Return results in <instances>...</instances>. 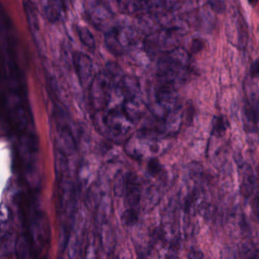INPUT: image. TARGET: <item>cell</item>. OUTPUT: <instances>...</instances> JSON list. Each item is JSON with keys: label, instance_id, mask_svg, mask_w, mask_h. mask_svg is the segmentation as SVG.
<instances>
[{"label": "cell", "instance_id": "cell-1", "mask_svg": "<svg viewBox=\"0 0 259 259\" xmlns=\"http://www.w3.org/2000/svg\"><path fill=\"white\" fill-rule=\"evenodd\" d=\"M157 68L159 80L176 85L190 74V54L185 49L175 48L161 55Z\"/></svg>", "mask_w": 259, "mask_h": 259}, {"label": "cell", "instance_id": "cell-2", "mask_svg": "<svg viewBox=\"0 0 259 259\" xmlns=\"http://www.w3.org/2000/svg\"><path fill=\"white\" fill-rule=\"evenodd\" d=\"M113 81L106 71L97 74L89 88L90 101L96 112L106 110L110 103Z\"/></svg>", "mask_w": 259, "mask_h": 259}, {"label": "cell", "instance_id": "cell-3", "mask_svg": "<svg viewBox=\"0 0 259 259\" xmlns=\"http://www.w3.org/2000/svg\"><path fill=\"white\" fill-rule=\"evenodd\" d=\"M84 9L88 19L99 31L113 28L110 26L113 13L101 0H84Z\"/></svg>", "mask_w": 259, "mask_h": 259}, {"label": "cell", "instance_id": "cell-4", "mask_svg": "<svg viewBox=\"0 0 259 259\" xmlns=\"http://www.w3.org/2000/svg\"><path fill=\"white\" fill-rule=\"evenodd\" d=\"M103 122L106 129L117 136L127 134L134 124L125 115L121 107L113 108L106 112L103 116Z\"/></svg>", "mask_w": 259, "mask_h": 259}, {"label": "cell", "instance_id": "cell-5", "mask_svg": "<svg viewBox=\"0 0 259 259\" xmlns=\"http://www.w3.org/2000/svg\"><path fill=\"white\" fill-rule=\"evenodd\" d=\"M73 63L82 88L89 89L94 77L92 58L83 52H75L73 54Z\"/></svg>", "mask_w": 259, "mask_h": 259}, {"label": "cell", "instance_id": "cell-6", "mask_svg": "<svg viewBox=\"0 0 259 259\" xmlns=\"http://www.w3.org/2000/svg\"><path fill=\"white\" fill-rule=\"evenodd\" d=\"M125 190L129 204L137 206L141 197V184L137 175L129 173L126 176Z\"/></svg>", "mask_w": 259, "mask_h": 259}, {"label": "cell", "instance_id": "cell-7", "mask_svg": "<svg viewBox=\"0 0 259 259\" xmlns=\"http://www.w3.org/2000/svg\"><path fill=\"white\" fill-rule=\"evenodd\" d=\"M115 86L122 94L124 100L137 98L140 90L138 81L136 78L127 75L123 76Z\"/></svg>", "mask_w": 259, "mask_h": 259}, {"label": "cell", "instance_id": "cell-8", "mask_svg": "<svg viewBox=\"0 0 259 259\" xmlns=\"http://www.w3.org/2000/svg\"><path fill=\"white\" fill-rule=\"evenodd\" d=\"M44 11L49 22H58L66 11L65 0H46Z\"/></svg>", "mask_w": 259, "mask_h": 259}, {"label": "cell", "instance_id": "cell-9", "mask_svg": "<svg viewBox=\"0 0 259 259\" xmlns=\"http://www.w3.org/2000/svg\"><path fill=\"white\" fill-rule=\"evenodd\" d=\"M242 178L240 193L245 198H248L252 195L255 187L254 173L250 165H245L242 167Z\"/></svg>", "mask_w": 259, "mask_h": 259}, {"label": "cell", "instance_id": "cell-10", "mask_svg": "<svg viewBox=\"0 0 259 259\" xmlns=\"http://www.w3.org/2000/svg\"><path fill=\"white\" fill-rule=\"evenodd\" d=\"M105 44L108 50L116 56L123 55L125 51L118 39L115 26L105 33Z\"/></svg>", "mask_w": 259, "mask_h": 259}, {"label": "cell", "instance_id": "cell-11", "mask_svg": "<svg viewBox=\"0 0 259 259\" xmlns=\"http://www.w3.org/2000/svg\"><path fill=\"white\" fill-rule=\"evenodd\" d=\"M244 114L248 132H254L256 125L259 122V103L253 101L252 103H247L244 109Z\"/></svg>", "mask_w": 259, "mask_h": 259}, {"label": "cell", "instance_id": "cell-12", "mask_svg": "<svg viewBox=\"0 0 259 259\" xmlns=\"http://www.w3.org/2000/svg\"><path fill=\"white\" fill-rule=\"evenodd\" d=\"M23 7L27 21H28L31 31H38V16H37V9H36L35 6L31 0H23Z\"/></svg>", "mask_w": 259, "mask_h": 259}, {"label": "cell", "instance_id": "cell-13", "mask_svg": "<svg viewBox=\"0 0 259 259\" xmlns=\"http://www.w3.org/2000/svg\"><path fill=\"white\" fill-rule=\"evenodd\" d=\"M117 10L124 14H132L139 11L140 0H110Z\"/></svg>", "mask_w": 259, "mask_h": 259}, {"label": "cell", "instance_id": "cell-14", "mask_svg": "<svg viewBox=\"0 0 259 259\" xmlns=\"http://www.w3.org/2000/svg\"><path fill=\"white\" fill-rule=\"evenodd\" d=\"M230 127V122L227 117L218 115L214 117L212 120V134L215 137H222Z\"/></svg>", "mask_w": 259, "mask_h": 259}, {"label": "cell", "instance_id": "cell-15", "mask_svg": "<svg viewBox=\"0 0 259 259\" xmlns=\"http://www.w3.org/2000/svg\"><path fill=\"white\" fill-rule=\"evenodd\" d=\"M77 32L80 42L91 50H95L97 43L91 31L86 27L79 26L77 28Z\"/></svg>", "mask_w": 259, "mask_h": 259}, {"label": "cell", "instance_id": "cell-16", "mask_svg": "<svg viewBox=\"0 0 259 259\" xmlns=\"http://www.w3.org/2000/svg\"><path fill=\"white\" fill-rule=\"evenodd\" d=\"M240 259H259V248L251 242H245L239 250Z\"/></svg>", "mask_w": 259, "mask_h": 259}, {"label": "cell", "instance_id": "cell-17", "mask_svg": "<svg viewBox=\"0 0 259 259\" xmlns=\"http://www.w3.org/2000/svg\"><path fill=\"white\" fill-rule=\"evenodd\" d=\"M106 72L110 76L113 83L115 82V85L124 76L121 75L122 71H121V68H120L119 65L114 61H108L106 63Z\"/></svg>", "mask_w": 259, "mask_h": 259}, {"label": "cell", "instance_id": "cell-18", "mask_svg": "<svg viewBox=\"0 0 259 259\" xmlns=\"http://www.w3.org/2000/svg\"><path fill=\"white\" fill-rule=\"evenodd\" d=\"M121 220L124 225L131 227L135 225L138 221V215L134 209H129L123 212Z\"/></svg>", "mask_w": 259, "mask_h": 259}, {"label": "cell", "instance_id": "cell-19", "mask_svg": "<svg viewBox=\"0 0 259 259\" xmlns=\"http://www.w3.org/2000/svg\"><path fill=\"white\" fill-rule=\"evenodd\" d=\"M207 4L215 13L218 14L224 13L227 7L224 0H209Z\"/></svg>", "mask_w": 259, "mask_h": 259}, {"label": "cell", "instance_id": "cell-20", "mask_svg": "<svg viewBox=\"0 0 259 259\" xmlns=\"http://www.w3.org/2000/svg\"><path fill=\"white\" fill-rule=\"evenodd\" d=\"M147 169L149 175L152 176H156V175H159L160 172L162 170V167L158 160H157L156 158H152L148 163Z\"/></svg>", "mask_w": 259, "mask_h": 259}, {"label": "cell", "instance_id": "cell-21", "mask_svg": "<svg viewBox=\"0 0 259 259\" xmlns=\"http://www.w3.org/2000/svg\"><path fill=\"white\" fill-rule=\"evenodd\" d=\"M204 46V42L201 39H193L190 46V52L193 54L198 53L200 51L203 50Z\"/></svg>", "mask_w": 259, "mask_h": 259}, {"label": "cell", "instance_id": "cell-22", "mask_svg": "<svg viewBox=\"0 0 259 259\" xmlns=\"http://www.w3.org/2000/svg\"><path fill=\"white\" fill-rule=\"evenodd\" d=\"M250 74L254 78L259 77V59L255 60L251 63V68H250Z\"/></svg>", "mask_w": 259, "mask_h": 259}, {"label": "cell", "instance_id": "cell-23", "mask_svg": "<svg viewBox=\"0 0 259 259\" xmlns=\"http://www.w3.org/2000/svg\"><path fill=\"white\" fill-rule=\"evenodd\" d=\"M188 259H203L204 258V254L203 251L200 250H192L189 252L187 255Z\"/></svg>", "mask_w": 259, "mask_h": 259}, {"label": "cell", "instance_id": "cell-24", "mask_svg": "<svg viewBox=\"0 0 259 259\" xmlns=\"http://www.w3.org/2000/svg\"><path fill=\"white\" fill-rule=\"evenodd\" d=\"M252 209L256 216L259 218V193L256 195L252 201Z\"/></svg>", "mask_w": 259, "mask_h": 259}, {"label": "cell", "instance_id": "cell-25", "mask_svg": "<svg viewBox=\"0 0 259 259\" xmlns=\"http://www.w3.org/2000/svg\"><path fill=\"white\" fill-rule=\"evenodd\" d=\"M258 2V0H248V3L251 7H254Z\"/></svg>", "mask_w": 259, "mask_h": 259}]
</instances>
